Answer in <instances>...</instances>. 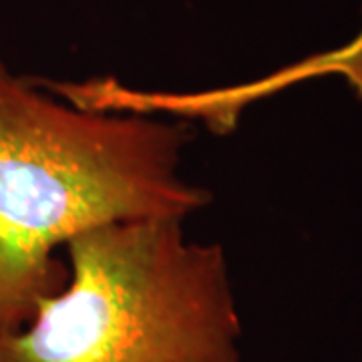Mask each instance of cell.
Listing matches in <instances>:
<instances>
[{"mask_svg": "<svg viewBox=\"0 0 362 362\" xmlns=\"http://www.w3.org/2000/svg\"><path fill=\"white\" fill-rule=\"evenodd\" d=\"M185 143L180 125L59 103L0 63V338L65 288L54 252L75 235L209 204L181 175Z\"/></svg>", "mask_w": 362, "mask_h": 362, "instance_id": "1", "label": "cell"}, {"mask_svg": "<svg viewBox=\"0 0 362 362\" xmlns=\"http://www.w3.org/2000/svg\"><path fill=\"white\" fill-rule=\"evenodd\" d=\"M183 220H127L75 235L69 282L0 362H242L226 254L187 240Z\"/></svg>", "mask_w": 362, "mask_h": 362, "instance_id": "2", "label": "cell"}]
</instances>
